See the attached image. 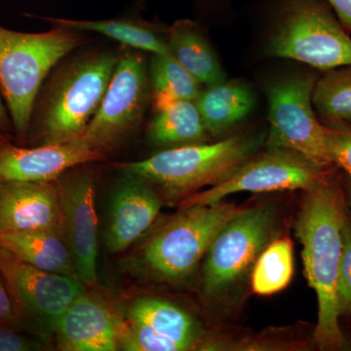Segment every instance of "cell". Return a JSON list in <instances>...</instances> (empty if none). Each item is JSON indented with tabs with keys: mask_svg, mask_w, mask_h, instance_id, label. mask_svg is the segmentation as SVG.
I'll list each match as a JSON object with an SVG mask.
<instances>
[{
	"mask_svg": "<svg viewBox=\"0 0 351 351\" xmlns=\"http://www.w3.org/2000/svg\"><path fill=\"white\" fill-rule=\"evenodd\" d=\"M332 174L304 191L295 221V234L302 246L306 278L317 297L318 318L313 341L321 350H343L348 346L339 326L337 298L348 205L345 191Z\"/></svg>",
	"mask_w": 351,
	"mask_h": 351,
	"instance_id": "6da1fadb",
	"label": "cell"
},
{
	"mask_svg": "<svg viewBox=\"0 0 351 351\" xmlns=\"http://www.w3.org/2000/svg\"><path fill=\"white\" fill-rule=\"evenodd\" d=\"M119 57L108 51H90L53 71L34 112L40 145L82 137L100 108Z\"/></svg>",
	"mask_w": 351,
	"mask_h": 351,
	"instance_id": "7a4b0ae2",
	"label": "cell"
},
{
	"mask_svg": "<svg viewBox=\"0 0 351 351\" xmlns=\"http://www.w3.org/2000/svg\"><path fill=\"white\" fill-rule=\"evenodd\" d=\"M39 34L0 25V89L19 142L31 129L32 113L43 83L57 64L84 43L82 32L58 24Z\"/></svg>",
	"mask_w": 351,
	"mask_h": 351,
	"instance_id": "3957f363",
	"label": "cell"
},
{
	"mask_svg": "<svg viewBox=\"0 0 351 351\" xmlns=\"http://www.w3.org/2000/svg\"><path fill=\"white\" fill-rule=\"evenodd\" d=\"M265 138L263 134H245L214 144L171 147L144 160L115 164V167L145 178L172 199H182L226 181L257 154Z\"/></svg>",
	"mask_w": 351,
	"mask_h": 351,
	"instance_id": "277c9868",
	"label": "cell"
},
{
	"mask_svg": "<svg viewBox=\"0 0 351 351\" xmlns=\"http://www.w3.org/2000/svg\"><path fill=\"white\" fill-rule=\"evenodd\" d=\"M269 56L326 71L351 64V38L325 0H270Z\"/></svg>",
	"mask_w": 351,
	"mask_h": 351,
	"instance_id": "5b68a950",
	"label": "cell"
},
{
	"mask_svg": "<svg viewBox=\"0 0 351 351\" xmlns=\"http://www.w3.org/2000/svg\"><path fill=\"white\" fill-rule=\"evenodd\" d=\"M241 208L230 203L182 208L145 242L141 265L163 281H180L191 276L221 228Z\"/></svg>",
	"mask_w": 351,
	"mask_h": 351,
	"instance_id": "8992f818",
	"label": "cell"
},
{
	"mask_svg": "<svg viewBox=\"0 0 351 351\" xmlns=\"http://www.w3.org/2000/svg\"><path fill=\"white\" fill-rule=\"evenodd\" d=\"M313 73H292L274 80L267 86L269 131L267 149L295 152L319 167H334L327 144V126L313 110Z\"/></svg>",
	"mask_w": 351,
	"mask_h": 351,
	"instance_id": "52a82bcc",
	"label": "cell"
},
{
	"mask_svg": "<svg viewBox=\"0 0 351 351\" xmlns=\"http://www.w3.org/2000/svg\"><path fill=\"white\" fill-rule=\"evenodd\" d=\"M0 272L25 331L46 343L54 339L64 311L86 290L80 279L39 269L3 249Z\"/></svg>",
	"mask_w": 351,
	"mask_h": 351,
	"instance_id": "ba28073f",
	"label": "cell"
},
{
	"mask_svg": "<svg viewBox=\"0 0 351 351\" xmlns=\"http://www.w3.org/2000/svg\"><path fill=\"white\" fill-rule=\"evenodd\" d=\"M272 205L241 209L210 245L202 271L203 293L219 297L246 276L269 242L276 225Z\"/></svg>",
	"mask_w": 351,
	"mask_h": 351,
	"instance_id": "9c48e42d",
	"label": "cell"
},
{
	"mask_svg": "<svg viewBox=\"0 0 351 351\" xmlns=\"http://www.w3.org/2000/svg\"><path fill=\"white\" fill-rule=\"evenodd\" d=\"M151 96L149 71L144 58L126 48L119 54L100 108L82 138L92 149L105 156L137 130Z\"/></svg>",
	"mask_w": 351,
	"mask_h": 351,
	"instance_id": "30bf717a",
	"label": "cell"
},
{
	"mask_svg": "<svg viewBox=\"0 0 351 351\" xmlns=\"http://www.w3.org/2000/svg\"><path fill=\"white\" fill-rule=\"evenodd\" d=\"M332 174V168L319 167L295 152L267 149L265 154L249 159L226 181L182 198L180 207L217 204L239 193L306 191Z\"/></svg>",
	"mask_w": 351,
	"mask_h": 351,
	"instance_id": "8fae6325",
	"label": "cell"
},
{
	"mask_svg": "<svg viewBox=\"0 0 351 351\" xmlns=\"http://www.w3.org/2000/svg\"><path fill=\"white\" fill-rule=\"evenodd\" d=\"M76 168V167H75ZM73 168L58 178L61 233L85 287L98 283V216L96 184L89 171Z\"/></svg>",
	"mask_w": 351,
	"mask_h": 351,
	"instance_id": "7c38bea8",
	"label": "cell"
},
{
	"mask_svg": "<svg viewBox=\"0 0 351 351\" xmlns=\"http://www.w3.org/2000/svg\"><path fill=\"white\" fill-rule=\"evenodd\" d=\"M105 156L82 138L60 144L18 147L0 145V182H53L73 168L101 161Z\"/></svg>",
	"mask_w": 351,
	"mask_h": 351,
	"instance_id": "4fadbf2b",
	"label": "cell"
},
{
	"mask_svg": "<svg viewBox=\"0 0 351 351\" xmlns=\"http://www.w3.org/2000/svg\"><path fill=\"white\" fill-rule=\"evenodd\" d=\"M108 214L106 248L110 254L125 251L156 221L162 201L154 184L141 176L122 171Z\"/></svg>",
	"mask_w": 351,
	"mask_h": 351,
	"instance_id": "5bb4252c",
	"label": "cell"
},
{
	"mask_svg": "<svg viewBox=\"0 0 351 351\" xmlns=\"http://www.w3.org/2000/svg\"><path fill=\"white\" fill-rule=\"evenodd\" d=\"M125 320L86 290L75 298L58 322L54 339L64 351H114Z\"/></svg>",
	"mask_w": 351,
	"mask_h": 351,
	"instance_id": "9a60e30c",
	"label": "cell"
},
{
	"mask_svg": "<svg viewBox=\"0 0 351 351\" xmlns=\"http://www.w3.org/2000/svg\"><path fill=\"white\" fill-rule=\"evenodd\" d=\"M56 181L0 182V233L51 228L61 232Z\"/></svg>",
	"mask_w": 351,
	"mask_h": 351,
	"instance_id": "2e32d148",
	"label": "cell"
},
{
	"mask_svg": "<svg viewBox=\"0 0 351 351\" xmlns=\"http://www.w3.org/2000/svg\"><path fill=\"white\" fill-rule=\"evenodd\" d=\"M0 249L39 269L80 279L73 255L60 230L43 228L0 233Z\"/></svg>",
	"mask_w": 351,
	"mask_h": 351,
	"instance_id": "e0dca14e",
	"label": "cell"
},
{
	"mask_svg": "<svg viewBox=\"0 0 351 351\" xmlns=\"http://www.w3.org/2000/svg\"><path fill=\"white\" fill-rule=\"evenodd\" d=\"M167 43L171 55L201 85L210 86L226 80L216 52L195 21H176L168 27Z\"/></svg>",
	"mask_w": 351,
	"mask_h": 351,
	"instance_id": "ac0fdd59",
	"label": "cell"
},
{
	"mask_svg": "<svg viewBox=\"0 0 351 351\" xmlns=\"http://www.w3.org/2000/svg\"><path fill=\"white\" fill-rule=\"evenodd\" d=\"M195 103L208 133L218 136L250 114L256 97L246 83L223 80L201 90Z\"/></svg>",
	"mask_w": 351,
	"mask_h": 351,
	"instance_id": "d6986e66",
	"label": "cell"
},
{
	"mask_svg": "<svg viewBox=\"0 0 351 351\" xmlns=\"http://www.w3.org/2000/svg\"><path fill=\"white\" fill-rule=\"evenodd\" d=\"M126 319L177 341L186 350H193L200 341L201 329L195 318L181 307L158 298H138L129 306Z\"/></svg>",
	"mask_w": 351,
	"mask_h": 351,
	"instance_id": "ffe728a7",
	"label": "cell"
},
{
	"mask_svg": "<svg viewBox=\"0 0 351 351\" xmlns=\"http://www.w3.org/2000/svg\"><path fill=\"white\" fill-rule=\"evenodd\" d=\"M50 24L71 27L78 32L103 34L121 43L124 47L154 54H169L167 34L163 36L158 27L138 18L121 17L108 20H71L44 17Z\"/></svg>",
	"mask_w": 351,
	"mask_h": 351,
	"instance_id": "44dd1931",
	"label": "cell"
},
{
	"mask_svg": "<svg viewBox=\"0 0 351 351\" xmlns=\"http://www.w3.org/2000/svg\"><path fill=\"white\" fill-rule=\"evenodd\" d=\"M208 135L195 101H174L157 108L147 128L149 142L166 149L201 144Z\"/></svg>",
	"mask_w": 351,
	"mask_h": 351,
	"instance_id": "7402d4cb",
	"label": "cell"
},
{
	"mask_svg": "<svg viewBox=\"0 0 351 351\" xmlns=\"http://www.w3.org/2000/svg\"><path fill=\"white\" fill-rule=\"evenodd\" d=\"M154 107H163L174 101H196L201 84L169 54L152 55L149 69Z\"/></svg>",
	"mask_w": 351,
	"mask_h": 351,
	"instance_id": "603a6c76",
	"label": "cell"
},
{
	"mask_svg": "<svg viewBox=\"0 0 351 351\" xmlns=\"http://www.w3.org/2000/svg\"><path fill=\"white\" fill-rule=\"evenodd\" d=\"M313 105L328 125H351V64L329 69L316 80Z\"/></svg>",
	"mask_w": 351,
	"mask_h": 351,
	"instance_id": "cb8c5ba5",
	"label": "cell"
},
{
	"mask_svg": "<svg viewBox=\"0 0 351 351\" xmlns=\"http://www.w3.org/2000/svg\"><path fill=\"white\" fill-rule=\"evenodd\" d=\"M294 272L293 244L280 239L270 243L258 256L252 271V289L260 295L276 294L291 282Z\"/></svg>",
	"mask_w": 351,
	"mask_h": 351,
	"instance_id": "d4e9b609",
	"label": "cell"
},
{
	"mask_svg": "<svg viewBox=\"0 0 351 351\" xmlns=\"http://www.w3.org/2000/svg\"><path fill=\"white\" fill-rule=\"evenodd\" d=\"M120 348L130 351H184L177 341L160 336L149 327L125 320Z\"/></svg>",
	"mask_w": 351,
	"mask_h": 351,
	"instance_id": "484cf974",
	"label": "cell"
},
{
	"mask_svg": "<svg viewBox=\"0 0 351 351\" xmlns=\"http://www.w3.org/2000/svg\"><path fill=\"white\" fill-rule=\"evenodd\" d=\"M339 317L351 315V219L346 218L343 228V252L339 263L338 288Z\"/></svg>",
	"mask_w": 351,
	"mask_h": 351,
	"instance_id": "4316f807",
	"label": "cell"
},
{
	"mask_svg": "<svg viewBox=\"0 0 351 351\" xmlns=\"http://www.w3.org/2000/svg\"><path fill=\"white\" fill-rule=\"evenodd\" d=\"M327 126V144L332 162L351 177V125Z\"/></svg>",
	"mask_w": 351,
	"mask_h": 351,
	"instance_id": "83f0119b",
	"label": "cell"
},
{
	"mask_svg": "<svg viewBox=\"0 0 351 351\" xmlns=\"http://www.w3.org/2000/svg\"><path fill=\"white\" fill-rule=\"evenodd\" d=\"M11 325L0 323V351H38L47 350V343L36 336Z\"/></svg>",
	"mask_w": 351,
	"mask_h": 351,
	"instance_id": "f1b7e54d",
	"label": "cell"
},
{
	"mask_svg": "<svg viewBox=\"0 0 351 351\" xmlns=\"http://www.w3.org/2000/svg\"><path fill=\"white\" fill-rule=\"evenodd\" d=\"M0 323L11 325L22 331H25L24 324L20 319L14 306L12 299L7 290L1 272H0Z\"/></svg>",
	"mask_w": 351,
	"mask_h": 351,
	"instance_id": "f546056e",
	"label": "cell"
},
{
	"mask_svg": "<svg viewBox=\"0 0 351 351\" xmlns=\"http://www.w3.org/2000/svg\"><path fill=\"white\" fill-rule=\"evenodd\" d=\"M348 34L351 32V0H325Z\"/></svg>",
	"mask_w": 351,
	"mask_h": 351,
	"instance_id": "4dcf8cb0",
	"label": "cell"
},
{
	"mask_svg": "<svg viewBox=\"0 0 351 351\" xmlns=\"http://www.w3.org/2000/svg\"><path fill=\"white\" fill-rule=\"evenodd\" d=\"M11 125H12V121H11L10 115L0 99V131L7 133L10 131Z\"/></svg>",
	"mask_w": 351,
	"mask_h": 351,
	"instance_id": "1f68e13d",
	"label": "cell"
},
{
	"mask_svg": "<svg viewBox=\"0 0 351 351\" xmlns=\"http://www.w3.org/2000/svg\"><path fill=\"white\" fill-rule=\"evenodd\" d=\"M197 1L201 5L211 8V7L226 5L230 0H197Z\"/></svg>",
	"mask_w": 351,
	"mask_h": 351,
	"instance_id": "d6a6232c",
	"label": "cell"
},
{
	"mask_svg": "<svg viewBox=\"0 0 351 351\" xmlns=\"http://www.w3.org/2000/svg\"><path fill=\"white\" fill-rule=\"evenodd\" d=\"M345 195L346 205H348V207H350L351 212V177L348 175L346 176Z\"/></svg>",
	"mask_w": 351,
	"mask_h": 351,
	"instance_id": "836d02e7",
	"label": "cell"
},
{
	"mask_svg": "<svg viewBox=\"0 0 351 351\" xmlns=\"http://www.w3.org/2000/svg\"><path fill=\"white\" fill-rule=\"evenodd\" d=\"M9 141H11L10 136L5 133V132L0 131V145L4 144V143L9 142Z\"/></svg>",
	"mask_w": 351,
	"mask_h": 351,
	"instance_id": "e575fe53",
	"label": "cell"
}]
</instances>
